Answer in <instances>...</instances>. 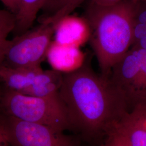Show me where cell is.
I'll return each instance as SVG.
<instances>
[{"label": "cell", "instance_id": "cell-13", "mask_svg": "<svg viewBox=\"0 0 146 146\" xmlns=\"http://www.w3.org/2000/svg\"><path fill=\"white\" fill-rule=\"evenodd\" d=\"M15 15L8 9H0V66L2 64L8 36L15 27Z\"/></svg>", "mask_w": 146, "mask_h": 146}, {"label": "cell", "instance_id": "cell-14", "mask_svg": "<svg viewBox=\"0 0 146 146\" xmlns=\"http://www.w3.org/2000/svg\"><path fill=\"white\" fill-rule=\"evenodd\" d=\"M99 146H131L125 140L115 133L107 138L105 141Z\"/></svg>", "mask_w": 146, "mask_h": 146}, {"label": "cell", "instance_id": "cell-15", "mask_svg": "<svg viewBox=\"0 0 146 146\" xmlns=\"http://www.w3.org/2000/svg\"><path fill=\"white\" fill-rule=\"evenodd\" d=\"M6 9L15 14L17 10L18 0H0Z\"/></svg>", "mask_w": 146, "mask_h": 146}, {"label": "cell", "instance_id": "cell-12", "mask_svg": "<svg viewBox=\"0 0 146 146\" xmlns=\"http://www.w3.org/2000/svg\"><path fill=\"white\" fill-rule=\"evenodd\" d=\"M47 0H18L16 13V23L13 32L14 36L30 29Z\"/></svg>", "mask_w": 146, "mask_h": 146}, {"label": "cell", "instance_id": "cell-4", "mask_svg": "<svg viewBox=\"0 0 146 146\" xmlns=\"http://www.w3.org/2000/svg\"><path fill=\"white\" fill-rule=\"evenodd\" d=\"M110 82L125 100L129 112L146 104V50L133 46L111 68Z\"/></svg>", "mask_w": 146, "mask_h": 146}, {"label": "cell", "instance_id": "cell-9", "mask_svg": "<svg viewBox=\"0 0 146 146\" xmlns=\"http://www.w3.org/2000/svg\"><path fill=\"white\" fill-rule=\"evenodd\" d=\"M54 34L58 44L76 46L89 36L88 28L84 18L69 15L58 22Z\"/></svg>", "mask_w": 146, "mask_h": 146}, {"label": "cell", "instance_id": "cell-1", "mask_svg": "<svg viewBox=\"0 0 146 146\" xmlns=\"http://www.w3.org/2000/svg\"><path fill=\"white\" fill-rule=\"evenodd\" d=\"M87 63L63 73L58 94L71 131L84 143L99 146L116 133L129 111L109 79L95 73Z\"/></svg>", "mask_w": 146, "mask_h": 146}, {"label": "cell", "instance_id": "cell-17", "mask_svg": "<svg viewBox=\"0 0 146 146\" xmlns=\"http://www.w3.org/2000/svg\"><path fill=\"white\" fill-rule=\"evenodd\" d=\"M0 146H10L5 131L0 125Z\"/></svg>", "mask_w": 146, "mask_h": 146}, {"label": "cell", "instance_id": "cell-8", "mask_svg": "<svg viewBox=\"0 0 146 146\" xmlns=\"http://www.w3.org/2000/svg\"><path fill=\"white\" fill-rule=\"evenodd\" d=\"M41 66L33 68H11L0 66V87L20 93L33 83L41 72Z\"/></svg>", "mask_w": 146, "mask_h": 146}, {"label": "cell", "instance_id": "cell-5", "mask_svg": "<svg viewBox=\"0 0 146 146\" xmlns=\"http://www.w3.org/2000/svg\"><path fill=\"white\" fill-rule=\"evenodd\" d=\"M56 26L41 23L9 40L2 65L15 68L40 67L47 56Z\"/></svg>", "mask_w": 146, "mask_h": 146}, {"label": "cell", "instance_id": "cell-7", "mask_svg": "<svg viewBox=\"0 0 146 146\" xmlns=\"http://www.w3.org/2000/svg\"><path fill=\"white\" fill-rule=\"evenodd\" d=\"M116 133L131 146H146V104L128 112Z\"/></svg>", "mask_w": 146, "mask_h": 146}, {"label": "cell", "instance_id": "cell-18", "mask_svg": "<svg viewBox=\"0 0 146 146\" xmlns=\"http://www.w3.org/2000/svg\"><path fill=\"white\" fill-rule=\"evenodd\" d=\"M133 46L139 47L146 50V33L140 40H139L137 41L134 43L131 47Z\"/></svg>", "mask_w": 146, "mask_h": 146}, {"label": "cell", "instance_id": "cell-3", "mask_svg": "<svg viewBox=\"0 0 146 146\" xmlns=\"http://www.w3.org/2000/svg\"><path fill=\"white\" fill-rule=\"evenodd\" d=\"M0 114L59 131H72L67 111L59 94L40 98L0 87Z\"/></svg>", "mask_w": 146, "mask_h": 146}, {"label": "cell", "instance_id": "cell-2", "mask_svg": "<svg viewBox=\"0 0 146 146\" xmlns=\"http://www.w3.org/2000/svg\"><path fill=\"white\" fill-rule=\"evenodd\" d=\"M136 7L133 0L109 6L89 2L86 9L84 19L88 28L90 43L100 74L106 78L133 44Z\"/></svg>", "mask_w": 146, "mask_h": 146}, {"label": "cell", "instance_id": "cell-10", "mask_svg": "<svg viewBox=\"0 0 146 146\" xmlns=\"http://www.w3.org/2000/svg\"><path fill=\"white\" fill-rule=\"evenodd\" d=\"M63 75V72L56 69H42L31 86L22 94L40 98L58 94L62 83Z\"/></svg>", "mask_w": 146, "mask_h": 146}, {"label": "cell", "instance_id": "cell-6", "mask_svg": "<svg viewBox=\"0 0 146 146\" xmlns=\"http://www.w3.org/2000/svg\"><path fill=\"white\" fill-rule=\"evenodd\" d=\"M0 125L10 146H84L78 136L67 135L51 127L0 114Z\"/></svg>", "mask_w": 146, "mask_h": 146}, {"label": "cell", "instance_id": "cell-11", "mask_svg": "<svg viewBox=\"0 0 146 146\" xmlns=\"http://www.w3.org/2000/svg\"><path fill=\"white\" fill-rule=\"evenodd\" d=\"M85 1L47 0L37 20L39 23H52L56 27L60 21L70 15Z\"/></svg>", "mask_w": 146, "mask_h": 146}, {"label": "cell", "instance_id": "cell-16", "mask_svg": "<svg viewBox=\"0 0 146 146\" xmlns=\"http://www.w3.org/2000/svg\"><path fill=\"white\" fill-rule=\"evenodd\" d=\"M123 0H90V2L97 5L109 6L117 4Z\"/></svg>", "mask_w": 146, "mask_h": 146}, {"label": "cell", "instance_id": "cell-19", "mask_svg": "<svg viewBox=\"0 0 146 146\" xmlns=\"http://www.w3.org/2000/svg\"><path fill=\"white\" fill-rule=\"evenodd\" d=\"M134 2L135 3H139V2H143V1H145L146 0H133Z\"/></svg>", "mask_w": 146, "mask_h": 146}]
</instances>
